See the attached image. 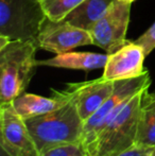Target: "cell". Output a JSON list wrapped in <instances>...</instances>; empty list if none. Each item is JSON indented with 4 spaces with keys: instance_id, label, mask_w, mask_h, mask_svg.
<instances>
[{
    "instance_id": "cell-12",
    "label": "cell",
    "mask_w": 155,
    "mask_h": 156,
    "mask_svg": "<svg viewBox=\"0 0 155 156\" xmlns=\"http://www.w3.org/2000/svg\"><path fill=\"white\" fill-rule=\"evenodd\" d=\"M107 58L108 54L68 51L56 54L54 58H49V60L37 61V65L89 71V70L104 68L106 62H107Z\"/></svg>"
},
{
    "instance_id": "cell-17",
    "label": "cell",
    "mask_w": 155,
    "mask_h": 156,
    "mask_svg": "<svg viewBox=\"0 0 155 156\" xmlns=\"http://www.w3.org/2000/svg\"><path fill=\"white\" fill-rule=\"evenodd\" d=\"M135 43L143 47L146 55L151 53L155 49V23L143 35H140Z\"/></svg>"
},
{
    "instance_id": "cell-9",
    "label": "cell",
    "mask_w": 155,
    "mask_h": 156,
    "mask_svg": "<svg viewBox=\"0 0 155 156\" xmlns=\"http://www.w3.org/2000/svg\"><path fill=\"white\" fill-rule=\"evenodd\" d=\"M146 56L141 46L135 41H129L116 52L108 54L102 78L119 81L141 76L147 71L143 67Z\"/></svg>"
},
{
    "instance_id": "cell-3",
    "label": "cell",
    "mask_w": 155,
    "mask_h": 156,
    "mask_svg": "<svg viewBox=\"0 0 155 156\" xmlns=\"http://www.w3.org/2000/svg\"><path fill=\"white\" fill-rule=\"evenodd\" d=\"M150 85L151 78L148 70L136 78L115 81L113 94L101 105V107L84 122L82 144L87 154L91 156L93 147L101 132L120 113L125 103L143 89L149 88Z\"/></svg>"
},
{
    "instance_id": "cell-4",
    "label": "cell",
    "mask_w": 155,
    "mask_h": 156,
    "mask_svg": "<svg viewBox=\"0 0 155 156\" xmlns=\"http://www.w3.org/2000/svg\"><path fill=\"white\" fill-rule=\"evenodd\" d=\"M143 89L133 96L98 137L91 156H118L136 144Z\"/></svg>"
},
{
    "instance_id": "cell-6",
    "label": "cell",
    "mask_w": 155,
    "mask_h": 156,
    "mask_svg": "<svg viewBox=\"0 0 155 156\" xmlns=\"http://www.w3.org/2000/svg\"><path fill=\"white\" fill-rule=\"evenodd\" d=\"M131 4L114 0L105 14L91 28L93 45L114 53L129 43L125 35L130 23Z\"/></svg>"
},
{
    "instance_id": "cell-20",
    "label": "cell",
    "mask_w": 155,
    "mask_h": 156,
    "mask_svg": "<svg viewBox=\"0 0 155 156\" xmlns=\"http://www.w3.org/2000/svg\"><path fill=\"white\" fill-rule=\"evenodd\" d=\"M118 1L123 2V3H129V4H131V3H132V2L136 1V0H118Z\"/></svg>"
},
{
    "instance_id": "cell-10",
    "label": "cell",
    "mask_w": 155,
    "mask_h": 156,
    "mask_svg": "<svg viewBox=\"0 0 155 156\" xmlns=\"http://www.w3.org/2000/svg\"><path fill=\"white\" fill-rule=\"evenodd\" d=\"M76 91V103L83 121L91 117L113 94L115 81L99 78L93 81L72 83Z\"/></svg>"
},
{
    "instance_id": "cell-7",
    "label": "cell",
    "mask_w": 155,
    "mask_h": 156,
    "mask_svg": "<svg viewBox=\"0 0 155 156\" xmlns=\"http://www.w3.org/2000/svg\"><path fill=\"white\" fill-rule=\"evenodd\" d=\"M0 129L1 149L10 156H38L25 119L15 112L11 102L0 104Z\"/></svg>"
},
{
    "instance_id": "cell-18",
    "label": "cell",
    "mask_w": 155,
    "mask_h": 156,
    "mask_svg": "<svg viewBox=\"0 0 155 156\" xmlns=\"http://www.w3.org/2000/svg\"><path fill=\"white\" fill-rule=\"evenodd\" d=\"M154 148L151 147H145V146H139V144H135L132 148L128 149L124 152L120 153L118 156H151L153 153Z\"/></svg>"
},
{
    "instance_id": "cell-14",
    "label": "cell",
    "mask_w": 155,
    "mask_h": 156,
    "mask_svg": "<svg viewBox=\"0 0 155 156\" xmlns=\"http://www.w3.org/2000/svg\"><path fill=\"white\" fill-rule=\"evenodd\" d=\"M136 144L155 148V91H143L139 111Z\"/></svg>"
},
{
    "instance_id": "cell-16",
    "label": "cell",
    "mask_w": 155,
    "mask_h": 156,
    "mask_svg": "<svg viewBox=\"0 0 155 156\" xmlns=\"http://www.w3.org/2000/svg\"><path fill=\"white\" fill-rule=\"evenodd\" d=\"M86 150L81 142L58 144L49 146L39 151L38 156H87Z\"/></svg>"
},
{
    "instance_id": "cell-15",
    "label": "cell",
    "mask_w": 155,
    "mask_h": 156,
    "mask_svg": "<svg viewBox=\"0 0 155 156\" xmlns=\"http://www.w3.org/2000/svg\"><path fill=\"white\" fill-rule=\"evenodd\" d=\"M48 19L53 21L64 20L84 0H39Z\"/></svg>"
},
{
    "instance_id": "cell-13",
    "label": "cell",
    "mask_w": 155,
    "mask_h": 156,
    "mask_svg": "<svg viewBox=\"0 0 155 156\" xmlns=\"http://www.w3.org/2000/svg\"><path fill=\"white\" fill-rule=\"evenodd\" d=\"M114 0H84L64 20L80 29L90 31L98 20L105 14Z\"/></svg>"
},
{
    "instance_id": "cell-11",
    "label": "cell",
    "mask_w": 155,
    "mask_h": 156,
    "mask_svg": "<svg viewBox=\"0 0 155 156\" xmlns=\"http://www.w3.org/2000/svg\"><path fill=\"white\" fill-rule=\"evenodd\" d=\"M52 97H43L25 91L14 99L11 104L23 119H28L60 108L68 102L71 96L70 89L68 87L62 91L52 90Z\"/></svg>"
},
{
    "instance_id": "cell-8",
    "label": "cell",
    "mask_w": 155,
    "mask_h": 156,
    "mask_svg": "<svg viewBox=\"0 0 155 156\" xmlns=\"http://www.w3.org/2000/svg\"><path fill=\"white\" fill-rule=\"evenodd\" d=\"M93 45L90 32L75 27L66 20L46 19L39 31L36 46L55 54L68 52L81 46Z\"/></svg>"
},
{
    "instance_id": "cell-22",
    "label": "cell",
    "mask_w": 155,
    "mask_h": 156,
    "mask_svg": "<svg viewBox=\"0 0 155 156\" xmlns=\"http://www.w3.org/2000/svg\"><path fill=\"white\" fill-rule=\"evenodd\" d=\"M87 156H89V155H87Z\"/></svg>"
},
{
    "instance_id": "cell-21",
    "label": "cell",
    "mask_w": 155,
    "mask_h": 156,
    "mask_svg": "<svg viewBox=\"0 0 155 156\" xmlns=\"http://www.w3.org/2000/svg\"><path fill=\"white\" fill-rule=\"evenodd\" d=\"M151 156H155V148H154V150H153V153H152V155Z\"/></svg>"
},
{
    "instance_id": "cell-1",
    "label": "cell",
    "mask_w": 155,
    "mask_h": 156,
    "mask_svg": "<svg viewBox=\"0 0 155 156\" xmlns=\"http://www.w3.org/2000/svg\"><path fill=\"white\" fill-rule=\"evenodd\" d=\"M67 87L71 96L66 104L50 113L25 119L38 153L53 144H82L84 121L79 114L72 84H68Z\"/></svg>"
},
{
    "instance_id": "cell-2",
    "label": "cell",
    "mask_w": 155,
    "mask_h": 156,
    "mask_svg": "<svg viewBox=\"0 0 155 156\" xmlns=\"http://www.w3.org/2000/svg\"><path fill=\"white\" fill-rule=\"evenodd\" d=\"M38 47L31 41H12L0 50V104L10 103L28 88L35 74Z\"/></svg>"
},
{
    "instance_id": "cell-19",
    "label": "cell",
    "mask_w": 155,
    "mask_h": 156,
    "mask_svg": "<svg viewBox=\"0 0 155 156\" xmlns=\"http://www.w3.org/2000/svg\"><path fill=\"white\" fill-rule=\"evenodd\" d=\"M11 39L9 38L8 36H5V35H1L0 34V50L4 49V48L6 47V46L9 45V44L11 43Z\"/></svg>"
},
{
    "instance_id": "cell-5",
    "label": "cell",
    "mask_w": 155,
    "mask_h": 156,
    "mask_svg": "<svg viewBox=\"0 0 155 156\" xmlns=\"http://www.w3.org/2000/svg\"><path fill=\"white\" fill-rule=\"evenodd\" d=\"M47 19L39 0H0V34L36 44Z\"/></svg>"
}]
</instances>
